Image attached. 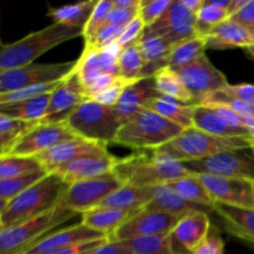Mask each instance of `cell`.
I'll return each instance as SVG.
<instances>
[{"mask_svg": "<svg viewBox=\"0 0 254 254\" xmlns=\"http://www.w3.org/2000/svg\"><path fill=\"white\" fill-rule=\"evenodd\" d=\"M145 35H158L176 46L197 36L196 14L185 5L184 0H174L168 11L151 26L145 27Z\"/></svg>", "mask_w": 254, "mask_h": 254, "instance_id": "cell-12", "label": "cell"}, {"mask_svg": "<svg viewBox=\"0 0 254 254\" xmlns=\"http://www.w3.org/2000/svg\"><path fill=\"white\" fill-rule=\"evenodd\" d=\"M124 184L112 173L104 174L98 178L87 179L69 185L59 206L74 213H83L99 207L108 196L116 192Z\"/></svg>", "mask_w": 254, "mask_h": 254, "instance_id": "cell-8", "label": "cell"}, {"mask_svg": "<svg viewBox=\"0 0 254 254\" xmlns=\"http://www.w3.org/2000/svg\"><path fill=\"white\" fill-rule=\"evenodd\" d=\"M174 0H141L139 16L145 24V27L155 24L171 6Z\"/></svg>", "mask_w": 254, "mask_h": 254, "instance_id": "cell-44", "label": "cell"}, {"mask_svg": "<svg viewBox=\"0 0 254 254\" xmlns=\"http://www.w3.org/2000/svg\"><path fill=\"white\" fill-rule=\"evenodd\" d=\"M113 173L123 184L156 188L192 175L183 163L158 151H135L117 159Z\"/></svg>", "mask_w": 254, "mask_h": 254, "instance_id": "cell-1", "label": "cell"}, {"mask_svg": "<svg viewBox=\"0 0 254 254\" xmlns=\"http://www.w3.org/2000/svg\"><path fill=\"white\" fill-rule=\"evenodd\" d=\"M131 82L133 81H128V79H124L122 77H117L113 83H111L108 87L102 89L101 92L92 96L89 99L97 102V103L103 104V106L114 107L118 103L119 99H121L122 94L124 93L128 84H130Z\"/></svg>", "mask_w": 254, "mask_h": 254, "instance_id": "cell-43", "label": "cell"}, {"mask_svg": "<svg viewBox=\"0 0 254 254\" xmlns=\"http://www.w3.org/2000/svg\"><path fill=\"white\" fill-rule=\"evenodd\" d=\"M144 64L145 62H144L139 44L126 47L122 50L118 59L119 77L128 79V81H136V79L141 78Z\"/></svg>", "mask_w": 254, "mask_h": 254, "instance_id": "cell-37", "label": "cell"}, {"mask_svg": "<svg viewBox=\"0 0 254 254\" xmlns=\"http://www.w3.org/2000/svg\"><path fill=\"white\" fill-rule=\"evenodd\" d=\"M166 185L170 189H173L180 197H183L188 202L193 203V205L212 210L213 205L216 202L196 174L179 179V180L171 181V183L166 184Z\"/></svg>", "mask_w": 254, "mask_h": 254, "instance_id": "cell-33", "label": "cell"}, {"mask_svg": "<svg viewBox=\"0 0 254 254\" xmlns=\"http://www.w3.org/2000/svg\"><path fill=\"white\" fill-rule=\"evenodd\" d=\"M134 254H175L168 236L138 238L126 242Z\"/></svg>", "mask_w": 254, "mask_h": 254, "instance_id": "cell-41", "label": "cell"}, {"mask_svg": "<svg viewBox=\"0 0 254 254\" xmlns=\"http://www.w3.org/2000/svg\"><path fill=\"white\" fill-rule=\"evenodd\" d=\"M117 159L118 158L112 154L103 156H86L56 169L52 174L61 178L68 185H72L78 181L98 178L104 174L112 173Z\"/></svg>", "mask_w": 254, "mask_h": 254, "instance_id": "cell-21", "label": "cell"}, {"mask_svg": "<svg viewBox=\"0 0 254 254\" xmlns=\"http://www.w3.org/2000/svg\"><path fill=\"white\" fill-rule=\"evenodd\" d=\"M83 36L82 27L52 22L49 26L30 32L11 44L2 45L0 51V71L34 64L45 52L54 47Z\"/></svg>", "mask_w": 254, "mask_h": 254, "instance_id": "cell-2", "label": "cell"}, {"mask_svg": "<svg viewBox=\"0 0 254 254\" xmlns=\"http://www.w3.org/2000/svg\"><path fill=\"white\" fill-rule=\"evenodd\" d=\"M186 6L193 12V14L197 15V12L202 9V6L205 5V0H184Z\"/></svg>", "mask_w": 254, "mask_h": 254, "instance_id": "cell-55", "label": "cell"}, {"mask_svg": "<svg viewBox=\"0 0 254 254\" xmlns=\"http://www.w3.org/2000/svg\"><path fill=\"white\" fill-rule=\"evenodd\" d=\"M161 96L155 88L154 77L139 78L128 84L118 103L114 106V111L123 124L145 109L149 102Z\"/></svg>", "mask_w": 254, "mask_h": 254, "instance_id": "cell-20", "label": "cell"}, {"mask_svg": "<svg viewBox=\"0 0 254 254\" xmlns=\"http://www.w3.org/2000/svg\"><path fill=\"white\" fill-rule=\"evenodd\" d=\"M216 202L231 207L254 210V183L245 179L196 174Z\"/></svg>", "mask_w": 254, "mask_h": 254, "instance_id": "cell-13", "label": "cell"}, {"mask_svg": "<svg viewBox=\"0 0 254 254\" xmlns=\"http://www.w3.org/2000/svg\"><path fill=\"white\" fill-rule=\"evenodd\" d=\"M138 44L145 62L141 78L154 77L160 69L168 67L169 57L175 47L171 42L158 35L143 34Z\"/></svg>", "mask_w": 254, "mask_h": 254, "instance_id": "cell-25", "label": "cell"}, {"mask_svg": "<svg viewBox=\"0 0 254 254\" xmlns=\"http://www.w3.org/2000/svg\"><path fill=\"white\" fill-rule=\"evenodd\" d=\"M49 175L46 170H40L37 173L29 174V175L20 176V178L9 179V180H0V201L10 202L12 198L19 196L27 189L34 186L40 180Z\"/></svg>", "mask_w": 254, "mask_h": 254, "instance_id": "cell-38", "label": "cell"}, {"mask_svg": "<svg viewBox=\"0 0 254 254\" xmlns=\"http://www.w3.org/2000/svg\"><path fill=\"white\" fill-rule=\"evenodd\" d=\"M139 11H140V7H138V9H116V7H113L108 15L107 24L127 26L131 20L138 16Z\"/></svg>", "mask_w": 254, "mask_h": 254, "instance_id": "cell-50", "label": "cell"}, {"mask_svg": "<svg viewBox=\"0 0 254 254\" xmlns=\"http://www.w3.org/2000/svg\"><path fill=\"white\" fill-rule=\"evenodd\" d=\"M61 82H54V83H47V84H39V86L26 87V88L16 89V91L4 92V93H0V104L17 103V102L27 101V99H32V98H36V97L44 96V94L52 93Z\"/></svg>", "mask_w": 254, "mask_h": 254, "instance_id": "cell-42", "label": "cell"}, {"mask_svg": "<svg viewBox=\"0 0 254 254\" xmlns=\"http://www.w3.org/2000/svg\"><path fill=\"white\" fill-rule=\"evenodd\" d=\"M207 50H228L236 47H247L254 45V35L242 25L226 20L212 27L205 36Z\"/></svg>", "mask_w": 254, "mask_h": 254, "instance_id": "cell-24", "label": "cell"}, {"mask_svg": "<svg viewBox=\"0 0 254 254\" xmlns=\"http://www.w3.org/2000/svg\"><path fill=\"white\" fill-rule=\"evenodd\" d=\"M45 170L37 158L17 155H0V180L20 178Z\"/></svg>", "mask_w": 254, "mask_h": 254, "instance_id": "cell-35", "label": "cell"}, {"mask_svg": "<svg viewBox=\"0 0 254 254\" xmlns=\"http://www.w3.org/2000/svg\"><path fill=\"white\" fill-rule=\"evenodd\" d=\"M180 218L156 211L141 210L108 236L111 242H128L138 238L170 235Z\"/></svg>", "mask_w": 254, "mask_h": 254, "instance_id": "cell-11", "label": "cell"}, {"mask_svg": "<svg viewBox=\"0 0 254 254\" xmlns=\"http://www.w3.org/2000/svg\"><path fill=\"white\" fill-rule=\"evenodd\" d=\"M87 99L86 91L74 69L51 93L49 108L40 123L64 124L79 104Z\"/></svg>", "mask_w": 254, "mask_h": 254, "instance_id": "cell-15", "label": "cell"}, {"mask_svg": "<svg viewBox=\"0 0 254 254\" xmlns=\"http://www.w3.org/2000/svg\"><path fill=\"white\" fill-rule=\"evenodd\" d=\"M89 254H134L126 242H108Z\"/></svg>", "mask_w": 254, "mask_h": 254, "instance_id": "cell-52", "label": "cell"}, {"mask_svg": "<svg viewBox=\"0 0 254 254\" xmlns=\"http://www.w3.org/2000/svg\"><path fill=\"white\" fill-rule=\"evenodd\" d=\"M228 20L242 25L254 35V0H248L247 4Z\"/></svg>", "mask_w": 254, "mask_h": 254, "instance_id": "cell-49", "label": "cell"}, {"mask_svg": "<svg viewBox=\"0 0 254 254\" xmlns=\"http://www.w3.org/2000/svg\"><path fill=\"white\" fill-rule=\"evenodd\" d=\"M251 141L245 138H222L205 133L200 129L189 128L175 139L154 151L168 155L180 163L201 160L223 151L250 148Z\"/></svg>", "mask_w": 254, "mask_h": 254, "instance_id": "cell-5", "label": "cell"}, {"mask_svg": "<svg viewBox=\"0 0 254 254\" xmlns=\"http://www.w3.org/2000/svg\"><path fill=\"white\" fill-rule=\"evenodd\" d=\"M143 210L164 212L168 213V215L175 216L178 218H181L185 215H188V213L192 212V211L206 210V208L188 202L183 197H180L173 189L169 188L168 185H160L156 186L153 200Z\"/></svg>", "mask_w": 254, "mask_h": 254, "instance_id": "cell-27", "label": "cell"}, {"mask_svg": "<svg viewBox=\"0 0 254 254\" xmlns=\"http://www.w3.org/2000/svg\"><path fill=\"white\" fill-rule=\"evenodd\" d=\"M64 124L76 136L107 146L114 143L122 127L114 107L103 106L92 99L79 104Z\"/></svg>", "mask_w": 254, "mask_h": 254, "instance_id": "cell-7", "label": "cell"}, {"mask_svg": "<svg viewBox=\"0 0 254 254\" xmlns=\"http://www.w3.org/2000/svg\"><path fill=\"white\" fill-rule=\"evenodd\" d=\"M111 154L107 145L87 140V139L74 136L69 140L59 144L55 148L50 149L46 153L36 156L45 170L49 174L54 173L56 169L67 165L74 160H78L86 156H103Z\"/></svg>", "mask_w": 254, "mask_h": 254, "instance_id": "cell-17", "label": "cell"}, {"mask_svg": "<svg viewBox=\"0 0 254 254\" xmlns=\"http://www.w3.org/2000/svg\"><path fill=\"white\" fill-rule=\"evenodd\" d=\"M206 40L202 36H196L193 39L186 40L176 45L169 57L168 67L173 71H181L185 67L190 66L197 61L200 57L206 55Z\"/></svg>", "mask_w": 254, "mask_h": 254, "instance_id": "cell-34", "label": "cell"}, {"mask_svg": "<svg viewBox=\"0 0 254 254\" xmlns=\"http://www.w3.org/2000/svg\"><path fill=\"white\" fill-rule=\"evenodd\" d=\"M225 253V241L221 237L216 227L211 228L206 240L193 251L192 254H223Z\"/></svg>", "mask_w": 254, "mask_h": 254, "instance_id": "cell-48", "label": "cell"}, {"mask_svg": "<svg viewBox=\"0 0 254 254\" xmlns=\"http://www.w3.org/2000/svg\"><path fill=\"white\" fill-rule=\"evenodd\" d=\"M141 6V0H113L116 9H138Z\"/></svg>", "mask_w": 254, "mask_h": 254, "instance_id": "cell-53", "label": "cell"}, {"mask_svg": "<svg viewBox=\"0 0 254 254\" xmlns=\"http://www.w3.org/2000/svg\"><path fill=\"white\" fill-rule=\"evenodd\" d=\"M108 241H109L108 237L101 238V240H96V241H89V242L79 243V245L72 246V247H68L66 248V250L59 251V252H55L52 254H89L91 252H93V251H96L97 248L106 245Z\"/></svg>", "mask_w": 254, "mask_h": 254, "instance_id": "cell-51", "label": "cell"}, {"mask_svg": "<svg viewBox=\"0 0 254 254\" xmlns=\"http://www.w3.org/2000/svg\"><path fill=\"white\" fill-rule=\"evenodd\" d=\"M195 108V104H184L175 99L166 98V97H159V98L153 99L145 107V109L155 112L159 116L174 122L184 129L193 127Z\"/></svg>", "mask_w": 254, "mask_h": 254, "instance_id": "cell-29", "label": "cell"}, {"mask_svg": "<svg viewBox=\"0 0 254 254\" xmlns=\"http://www.w3.org/2000/svg\"><path fill=\"white\" fill-rule=\"evenodd\" d=\"M178 73L195 101L201 96L221 91L226 84H228L227 77L213 66L207 55H203L197 61Z\"/></svg>", "mask_w": 254, "mask_h": 254, "instance_id": "cell-18", "label": "cell"}, {"mask_svg": "<svg viewBox=\"0 0 254 254\" xmlns=\"http://www.w3.org/2000/svg\"><path fill=\"white\" fill-rule=\"evenodd\" d=\"M245 50H246V52H247V54L250 55V56L254 60V45H252V46H250V47H247V49H245Z\"/></svg>", "mask_w": 254, "mask_h": 254, "instance_id": "cell-56", "label": "cell"}, {"mask_svg": "<svg viewBox=\"0 0 254 254\" xmlns=\"http://www.w3.org/2000/svg\"><path fill=\"white\" fill-rule=\"evenodd\" d=\"M36 122H25L0 114V155H6L22 135L34 128Z\"/></svg>", "mask_w": 254, "mask_h": 254, "instance_id": "cell-36", "label": "cell"}, {"mask_svg": "<svg viewBox=\"0 0 254 254\" xmlns=\"http://www.w3.org/2000/svg\"><path fill=\"white\" fill-rule=\"evenodd\" d=\"M211 221L206 210H196L178 221L169 235V242L175 254H192L210 233Z\"/></svg>", "mask_w": 254, "mask_h": 254, "instance_id": "cell-16", "label": "cell"}, {"mask_svg": "<svg viewBox=\"0 0 254 254\" xmlns=\"http://www.w3.org/2000/svg\"><path fill=\"white\" fill-rule=\"evenodd\" d=\"M221 93L225 94L228 98L236 101L245 102V103L254 106V84L253 83H240V84H226Z\"/></svg>", "mask_w": 254, "mask_h": 254, "instance_id": "cell-47", "label": "cell"}, {"mask_svg": "<svg viewBox=\"0 0 254 254\" xmlns=\"http://www.w3.org/2000/svg\"><path fill=\"white\" fill-rule=\"evenodd\" d=\"M77 213L60 206L51 208L30 220L22 221L0 230V254H20L41 238L50 235V231L74 217Z\"/></svg>", "mask_w": 254, "mask_h": 254, "instance_id": "cell-6", "label": "cell"}, {"mask_svg": "<svg viewBox=\"0 0 254 254\" xmlns=\"http://www.w3.org/2000/svg\"><path fill=\"white\" fill-rule=\"evenodd\" d=\"M251 148H252L253 153H254V143H251Z\"/></svg>", "mask_w": 254, "mask_h": 254, "instance_id": "cell-57", "label": "cell"}, {"mask_svg": "<svg viewBox=\"0 0 254 254\" xmlns=\"http://www.w3.org/2000/svg\"><path fill=\"white\" fill-rule=\"evenodd\" d=\"M212 211L221 218L228 235L254 247V210L231 207L215 202Z\"/></svg>", "mask_w": 254, "mask_h": 254, "instance_id": "cell-22", "label": "cell"}, {"mask_svg": "<svg viewBox=\"0 0 254 254\" xmlns=\"http://www.w3.org/2000/svg\"><path fill=\"white\" fill-rule=\"evenodd\" d=\"M69 185L55 174H49L26 191L12 198L0 211V230L41 215L59 206Z\"/></svg>", "mask_w": 254, "mask_h": 254, "instance_id": "cell-3", "label": "cell"}, {"mask_svg": "<svg viewBox=\"0 0 254 254\" xmlns=\"http://www.w3.org/2000/svg\"><path fill=\"white\" fill-rule=\"evenodd\" d=\"M154 82H155L156 91L161 97L175 99L184 104H195V98L191 92L186 88L183 79L180 78L176 71L165 67L155 73Z\"/></svg>", "mask_w": 254, "mask_h": 254, "instance_id": "cell-30", "label": "cell"}, {"mask_svg": "<svg viewBox=\"0 0 254 254\" xmlns=\"http://www.w3.org/2000/svg\"><path fill=\"white\" fill-rule=\"evenodd\" d=\"M50 98H51V93L27 99V101L17 102V103L0 104V114H5V116L20 119V121L40 123L49 108Z\"/></svg>", "mask_w": 254, "mask_h": 254, "instance_id": "cell-32", "label": "cell"}, {"mask_svg": "<svg viewBox=\"0 0 254 254\" xmlns=\"http://www.w3.org/2000/svg\"><path fill=\"white\" fill-rule=\"evenodd\" d=\"M192 174L245 179L254 183V153L252 148L223 151L201 160L183 163Z\"/></svg>", "mask_w": 254, "mask_h": 254, "instance_id": "cell-10", "label": "cell"}, {"mask_svg": "<svg viewBox=\"0 0 254 254\" xmlns=\"http://www.w3.org/2000/svg\"><path fill=\"white\" fill-rule=\"evenodd\" d=\"M124 27L126 26H122V25L107 24L106 26L99 30L98 34L96 35V37L89 44H86V46H92L97 50L104 49V47L109 46L113 42L118 41Z\"/></svg>", "mask_w": 254, "mask_h": 254, "instance_id": "cell-45", "label": "cell"}, {"mask_svg": "<svg viewBox=\"0 0 254 254\" xmlns=\"http://www.w3.org/2000/svg\"><path fill=\"white\" fill-rule=\"evenodd\" d=\"M135 213L138 212L117 210V208L97 207L83 213L81 223L96 232L109 236L129 218L133 217Z\"/></svg>", "mask_w": 254, "mask_h": 254, "instance_id": "cell-28", "label": "cell"}, {"mask_svg": "<svg viewBox=\"0 0 254 254\" xmlns=\"http://www.w3.org/2000/svg\"><path fill=\"white\" fill-rule=\"evenodd\" d=\"M144 30H145V24L141 20V17L136 16L135 19L131 20L126 27H124L123 32H122L121 37L118 39V44L122 49H126V47L131 46L134 44H138L140 41L141 36L144 34Z\"/></svg>", "mask_w": 254, "mask_h": 254, "instance_id": "cell-46", "label": "cell"}, {"mask_svg": "<svg viewBox=\"0 0 254 254\" xmlns=\"http://www.w3.org/2000/svg\"><path fill=\"white\" fill-rule=\"evenodd\" d=\"M74 136L73 131L66 124L39 123L22 135L6 155L36 158Z\"/></svg>", "mask_w": 254, "mask_h": 254, "instance_id": "cell-14", "label": "cell"}, {"mask_svg": "<svg viewBox=\"0 0 254 254\" xmlns=\"http://www.w3.org/2000/svg\"><path fill=\"white\" fill-rule=\"evenodd\" d=\"M226 20H228L227 10L213 5L211 0H205V5L196 15L197 36H205L212 27L217 26Z\"/></svg>", "mask_w": 254, "mask_h": 254, "instance_id": "cell-39", "label": "cell"}, {"mask_svg": "<svg viewBox=\"0 0 254 254\" xmlns=\"http://www.w3.org/2000/svg\"><path fill=\"white\" fill-rule=\"evenodd\" d=\"M97 2L98 0H86V1H79L76 4L51 7L47 11V16L51 17L52 21L57 22V24L84 29Z\"/></svg>", "mask_w": 254, "mask_h": 254, "instance_id": "cell-31", "label": "cell"}, {"mask_svg": "<svg viewBox=\"0 0 254 254\" xmlns=\"http://www.w3.org/2000/svg\"><path fill=\"white\" fill-rule=\"evenodd\" d=\"M77 61L56 64H30L0 71V93L39 84L61 82L76 69Z\"/></svg>", "mask_w": 254, "mask_h": 254, "instance_id": "cell-9", "label": "cell"}, {"mask_svg": "<svg viewBox=\"0 0 254 254\" xmlns=\"http://www.w3.org/2000/svg\"><path fill=\"white\" fill-rule=\"evenodd\" d=\"M193 127L216 136L245 138L252 143V136L247 128L230 123L213 107L196 106L193 113Z\"/></svg>", "mask_w": 254, "mask_h": 254, "instance_id": "cell-23", "label": "cell"}, {"mask_svg": "<svg viewBox=\"0 0 254 254\" xmlns=\"http://www.w3.org/2000/svg\"><path fill=\"white\" fill-rule=\"evenodd\" d=\"M112 9H113V0H98L83 29L84 44H89L96 37L99 30L106 26L107 19H108V15Z\"/></svg>", "mask_w": 254, "mask_h": 254, "instance_id": "cell-40", "label": "cell"}, {"mask_svg": "<svg viewBox=\"0 0 254 254\" xmlns=\"http://www.w3.org/2000/svg\"><path fill=\"white\" fill-rule=\"evenodd\" d=\"M154 193H155V188H144V186L124 184L116 192L108 196L99 207L139 212L153 200Z\"/></svg>", "mask_w": 254, "mask_h": 254, "instance_id": "cell-26", "label": "cell"}, {"mask_svg": "<svg viewBox=\"0 0 254 254\" xmlns=\"http://www.w3.org/2000/svg\"><path fill=\"white\" fill-rule=\"evenodd\" d=\"M183 130L185 129L155 112L143 109L122 124L114 144L135 151H154L175 139Z\"/></svg>", "mask_w": 254, "mask_h": 254, "instance_id": "cell-4", "label": "cell"}, {"mask_svg": "<svg viewBox=\"0 0 254 254\" xmlns=\"http://www.w3.org/2000/svg\"><path fill=\"white\" fill-rule=\"evenodd\" d=\"M106 237L108 236L96 232L82 223H77V225L50 233L20 254H52L72 247V246L79 245V243L101 240V238Z\"/></svg>", "mask_w": 254, "mask_h": 254, "instance_id": "cell-19", "label": "cell"}, {"mask_svg": "<svg viewBox=\"0 0 254 254\" xmlns=\"http://www.w3.org/2000/svg\"><path fill=\"white\" fill-rule=\"evenodd\" d=\"M247 2H248V0H231L230 7H228V10H227L228 19H230L231 16H233L235 14H237V12L240 11V10L242 9V7L247 4Z\"/></svg>", "mask_w": 254, "mask_h": 254, "instance_id": "cell-54", "label": "cell"}]
</instances>
